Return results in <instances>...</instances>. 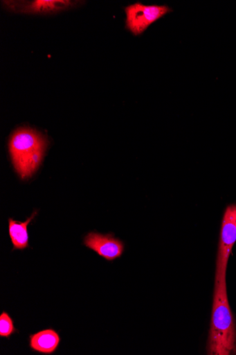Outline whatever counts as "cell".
<instances>
[{
  "label": "cell",
  "mask_w": 236,
  "mask_h": 355,
  "mask_svg": "<svg viewBox=\"0 0 236 355\" xmlns=\"http://www.w3.org/2000/svg\"><path fill=\"white\" fill-rule=\"evenodd\" d=\"M226 277L215 275L212 322L207 347L210 355L236 354V327L228 303Z\"/></svg>",
  "instance_id": "cell-1"
},
{
  "label": "cell",
  "mask_w": 236,
  "mask_h": 355,
  "mask_svg": "<svg viewBox=\"0 0 236 355\" xmlns=\"http://www.w3.org/2000/svg\"><path fill=\"white\" fill-rule=\"evenodd\" d=\"M48 145L46 139L31 128H19L11 137L10 153L21 179L30 178L42 162Z\"/></svg>",
  "instance_id": "cell-2"
},
{
  "label": "cell",
  "mask_w": 236,
  "mask_h": 355,
  "mask_svg": "<svg viewBox=\"0 0 236 355\" xmlns=\"http://www.w3.org/2000/svg\"><path fill=\"white\" fill-rule=\"evenodd\" d=\"M127 19L126 28L134 36L141 35L154 22L173 10L165 6H145L141 3L129 6L125 9Z\"/></svg>",
  "instance_id": "cell-3"
},
{
  "label": "cell",
  "mask_w": 236,
  "mask_h": 355,
  "mask_svg": "<svg viewBox=\"0 0 236 355\" xmlns=\"http://www.w3.org/2000/svg\"><path fill=\"white\" fill-rule=\"evenodd\" d=\"M235 242L236 205H231L226 208L221 224L216 275L226 276L229 257Z\"/></svg>",
  "instance_id": "cell-4"
},
{
  "label": "cell",
  "mask_w": 236,
  "mask_h": 355,
  "mask_svg": "<svg viewBox=\"0 0 236 355\" xmlns=\"http://www.w3.org/2000/svg\"><path fill=\"white\" fill-rule=\"evenodd\" d=\"M84 243L108 261H115L124 252V243L112 234L91 232L84 238Z\"/></svg>",
  "instance_id": "cell-5"
},
{
  "label": "cell",
  "mask_w": 236,
  "mask_h": 355,
  "mask_svg": "<svg viewBox=\"0 0 236 355\" xmlns=\"http://www.w3.org/2000/svg\"><path fill=\"white\" fill-rule=\"evenodd\" d=\"M7 7L15 12L28 14L53 13L74 6L75 2L64 0H39L33 2H4Z\"/></svg>",
  "instance_id": "cell-6"
},
{
  "label": "cell",
  "mask_w": 236,
  "mask_h": 355,
  "mask_svg": "<svg viewBox=\"0 0 236 355\" xmlns=\"http://www.w3.org/2000/svg\"><path fill=\"white\" fill-rule=\"evenodd\" d=\"M59 334L51 329L39 331L29 336V347L32 351L42 354H53L60 346Z\"/></svg>",
  "instance_id": "cell-7"
},
{
  "label": "cell",
  "mask_w": 236,
  "mask_h": 355,
  "mask_svg": "<svg viewBox=\"0 0 236 355\" xmlns=\"http://www.w3.org/2000/svg\"><path fill=\"white\" fill-rule=\"evenodd\" d=\"M37 214V211L33 212L25 222H19L9 218V234L13 244L12 250H22L28 248V225Z\"/></svg>",
  "instance_id": "cell-8"
},
{
  "label": "cell",
  "mask_w": 236,
  "mask_h": 355,
  "mask_svg": "<svg viewBox=\"0 0 236 355\" xmlns=\"http://www.w3.org/2000/svg\"><path fill=\"white\" fill-rule=\"evenodd\" d=\"M16 333L19 331L15 327L13 319L8 313L3 311L0 315V337L10 339Z\"/></svg>",
  "instance_id": "cell-9"
}]
</instances>
